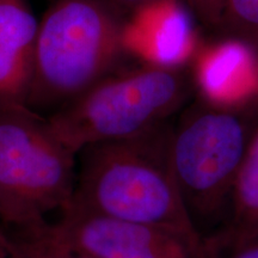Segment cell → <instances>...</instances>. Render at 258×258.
Returning a JSON list of instances; mask_svg holds the SVG:
<instances>
[{
	"label": "cell",
	"instance_id": "14",
	"mask_svg": "<svg viewBox=\"0 0 258 258\" xmlns=\"http://www.w3.org/2000/svg\"><path fill=\"white\" fill-rule=\"evenodd\" d=\"M217 258H258V238L237 251Z\"/></svg>",
	"mask_w": 258,
	"mask_h": 258
},
{
	"label": "cell",
	"instance_id": "15",
	"mask_svg": "<svg viewBox=\"0 0 258 258\" xmlns=\"http://www.w3.org/2000/svg\"><path fill=\"white\" fill-rule=\"evenodd\" d=\"M0 258H21L12 246L10 235L0 230Z\"/></svg>",
	"mask_w": 258,
	"mask_h": 258
},
{
	"label": "cell",
	"instance_id": "10",
	"mask_svg": "<svg viewBox=\"0 0 258 258\" xmlns=\"http://www.w3.org/2000/svg\"><path fill=\"white\" fill-rule=\"evenodd\" d=\"M258 238V128L238 171L224 224L205 238L207 258L237 251Z\"/></svg>",
	"mask_w": 258,
	"mask_h": 258
},
{
	"label": "cell",
	"instance_id": "5",
	"mask_svg": "<svg viewBox=\"0 0 258 258\" xmlns=\"http://www.w3.org/2000/svg\"><path fill=\"white\" fill-rule=\"evenodd\" d=\"M257 128L258 109L231 110L201 102L171 132V169L198 230L200 222L219 227L225 222L238 171Z\"/></svg>",
	"mask_w": 258,
	"mask_h": 258
},
{
	"label": "cell",
	"instance_id": "1",
	"mask_svg": "<svg viewBox=\"0 0 258 258\" xmlns=\"http://www.w3.org/2000/svg\"><path fill=\"white\" fill-rule=\"evenodd\" d=\"M164 125L141 137L86 147L70 207L151 226L184 240L207 258L170 164Z\"/></svg>",
	"mask_w": 258,
	"mask_h": 258
},
{
	"label": "cell",
	"instance_id": "13",
	"mask_svg": "<svg viewBox=\"0 0 258 258\" xmlns=\"http://www.w3.org/2000/svg\"><path fill=\"white\" fill-rule=\"evenodd\" d=\"M190 11L205 24L219 27L224 0H188Z\"/></svg>",
	"mask_w": 258,
	"mask_h": 258
},
{
	"label": "cell",
	"instance_id": "6",
	"mask_svg": "<svg viewBox=\"0 0 258 258\" xmlns=\"http://www.w3.org/2000/svg\"><path fill=\"white\" fill-rule=\"evenodd\" d=\"M41 227L55 240L95 258H206L169 232L73 207L55 224Z\"/></svg>",
	"mask_w": 258,
	"mask_h": 258
},
{
	"label": "cell",
	"instance_id": "4",
	"mask_svg": "<svg viewBox=\"0 0 258 258\" xmlns=\"http://www.w3.org/2000/svg\"><path fill=\"white\" fill-rule=\"evenodd\" d=\"M74 157L47 118L27 105L0 106V220L31 230L49 213L70 208Z\"/></svg>",
	"mask_w": 258,
	"mask_h": 258
},
{
	"label": "cell",
	"instance_id": "3",
	"mask_svg": "<svg viewBox=\"0 0 258 258\" xmlns=\"http://www.w3.org/2000/svg\"><path fill=\"white\" fill-rule=\"evenodd\" d=\"M179 70L145 64L106 77L47 118L71 152L141 137L161 127L188 98Z\"/></svg>",
	"mask_w": 258,
	"mask_h": 258
},
{
	"label": "cell",
	"instance_id": "16",
	"mask_svg": "<svg viewBox=\"0 0 258 258\" xmlns=\"http://www.w3.org/2000/svg\"><path fill=\"white\" fill-rule=\"evenodd\" d=\"M109 2H111L117 9L123 10V11H129L132 14L135 10L140 9L141 6L157 2V0H109Z\"/></svg>",
	"mask_w": 258,
	"mask_h": 258
},
{
	"label": "cell",
	"instance_id": "17",
	"mask_svg": "<svg viewBox=\"0 0 258 258\" xmlns=\"http://www.w3.org/2000/svg\"><path fill=\"white\" fill-rule=\"evenodd\" d=\"M254 50H256V55H257V59H258V43L254 46Z\"/></svg>",
	"mask_w": 258,
	"mask_h": 258
},
{
	"label": "cell",
	"instance_id": "12",
	"mask_svg": "<svg viewBox=\"0 0 258 258\" xmlns=\"http://www.w3.org/2000/svg\"><path fill=\"white\" fill-rule=\"evenodd\" d=\"M228 37L258 43V0H224L219 27Z\"/></svg>",
	"mask_w": 258,
	"mask_h": 258
},
{
	"label": "cell",
	"instance_id": "11",
	"mask_svg": "<svg viewBox=\"0 0 258 258\" xmlns=\"http://www.w3.org/2000/svg\"><path fill=\"white\" fill-rule=\"evenodd\" d=\"M10 239L21 258H95L55 240L41 226L19 231L18 234L10 235Z\"/></svg>",
	"mask_w": 258,
	"mask_h": 258
},
{
	"label": "cell",
	"instance_id": "7",
	"mask_svg": "<svg viewBox=\"0 0 258 258\" xmlns=\"http://www.w3.org/2000/svg\"><path fill=\"white\" fill-rule=\"evenodd\" d=\"M198 44L190 10L179 0L150 3L124 21L123 49L145 64L179 70L196 55Z\"/></svg>",
	"mask_w": 258,
	"mask_h": 258
},
{
	"label": "cell",
	"instance_id": "8",
	"mask_svg": "<svg viewBox=\"0 0 258 258\" xmlns=\"http://www.w3.org/2000/svg\"><path fill=\"white\" fill-rule=\"evenodd\" d=\"M194 80L203 103L221 109H258V59L254 46L228 37L199 48Z\"/></svg>",
	"mask_w": 258,
	"mask_h": 258
},
{
	"label": "cell",
	"instance_id": "2",
	"mask_svg": "<svg viewBox=\"0 0 258 258\" xmlns=\"http://www.w3.org/2000/svg\"><path fill=\"white\" fill-rule=\"evenodd\" d=\"M123 25L108 0H57L38 25L25 105L59 110L106 78L124 51Z\"/></svg>",
	"mask_w": 258,
	"mask_h": 258
},
{
	"label": "cell",
	"instance_id": "9",
	"mask_svg": "<svg viewBox=\"0 0 258 258\" xmlns=\"http://www.w3.org/2000/svg\"><path fill=\"white\" fill-rule=\"evenodd\" d=\"M38 25L27 0H0V106L27 103Z\"/></svg>",
	"mask_w": 258,
	"mask_h": 258
}]
</instances>
